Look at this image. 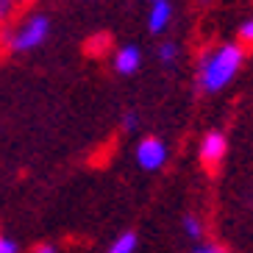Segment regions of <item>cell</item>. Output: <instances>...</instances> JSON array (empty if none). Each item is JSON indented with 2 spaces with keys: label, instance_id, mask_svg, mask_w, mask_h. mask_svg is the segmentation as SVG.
Listing matches in <instances>:
<instances>
[{
  "label": "cell",
  "instance_id": "obj_1",
  "mask_svg": "<svg viewBox=\"0 0 253 253\" xmlns=\"http://www.w3.org/2000/svg\"><path fill=\"white\" fill-rule=\"evenodd\" d=\"M242 64H245V50L237 42H225L214 50H206L198 61V86H201V92L214 95V92L225 89L237 78Z\"/></svg>",
  "mask_w": 253,
  "mask_h": 253
},
{
  "label": "cell",
  "instance_id": "obj_2",
  "mask_svg": "<svg viewBox=\"0 0 253 253\" xmlns=\"http://www.w3.org/2000/svg\"><path fill=\"white\" fill-rule=\"evenodd\" d=\"M3 34H0V45L6 47V50L11 53H31L37 50L39 45H45L47 34H50V20H47L45 14H39V11H34V14H25L20 23H8L3 25Z\"/></svg>",
  "mask_w": 253,
  "mask_h": 253
},
{
  "label": "cell",
  "instance_id": "obj_3",
  "mask_svg": "<svg viewBox=\"0 0 253 253\" xmlns=\"http://www.w3.org/2000/svg\"><path fill=\"white\" fill-rule=\"evenodd\" d=\"M134 156H136V164H139L142 170L156 172V170H162L164 164H167V159H170V148H167V142H162L159 136H145V139H139Z\"/></svg>",
  "mask_w": 253,
  "mask_h": 253
},
{
  "label": "cell",
  "instance_id": "obj_4",
  "mask_svg": "<svg viewBox=\"0 0 253 253\" xmlns=\"http://www.w3.org/2000/svg\"><path fill=\"white\" fill-rule=\"evenodd\" d=\"M228 153V139H225L223 131H209L201 139V148H198V156L206 167H217V164L225 159Z\"/></svg>",
  "mask_w": 253,
  "mask_h": 253
},
{
  "label": "cell",
  "instance_id": "obj_5",
  "mask_svg": "<svg viewBox=\"0 0 253 253\" xmlns=\"http://www.w3.org/2000/svg\"><path fill=\"white\" fill-rule=\"evenodd\" d=\"M112 67L117 75H134L142 67V50L136 45H123L114 50L112 56Z\"/></svg>",
  "mask_w": 253,
  "mask_h": 253
},
{
  "label": "cell",
  "instance_id": "obj_6",
  "mask_svg": "<svg viewBox=\"0 0 253 253\" xmlns=\"http://www.w3.org/2000/svg\"><path fill=\"white\" fill-rule=\"evenodd\" d=\"M172 23V3L170 0H153L148 11V31L150 34H164Z\"/></svg>",
  "mask_w": 253,
  "mask_h": 253
},
{
  "label": "cell",
  "instance_id": "obj_7",
  "mask_svg": "<svg viewBox=\"0 0 253 253\" xmlns=\"http://www.w3.org/2000/svg\"><path fill=\"white\" fill-rule=\"evenodd\" d=\"M136 245H139V239H136L134 231H126V234H120L117 239L112 242V248L106 253H136Z\"/></svg>",
  "mask_w": 253,
  "mask_h": 253
},
{
  "label": "cell",
  "instance_id": "obj_8",
  "mask_svg": "<svg viewBox=\"0 0 253 253\" xmlns=\"http://www.w3.org/2000/svg\"><path fill=\"white\" fill-rule=\"evenodd\" d=\"M178 56H181L178 42H162V45H159V61H162V64L172 67V64L178 61Z\"/></svg>",
  "mask_w": 253,
  "mask_h": 253
},
{
  "label": "cell",
  "instance_id": "obj_9",
  "mask_svg": "<svg viewBox=\"0 0 253 253\" xmlns=\"http://www.w3.org/2000/svg\"><path fill=\"white\" fill-rule=\"evenodd\" d=\"M184 234H186L189 239H201V237H203V223H201V217L186 214V217H184Z\"/></svg>",
  "mask_w": 253,
  "mask_h": 253
},
{
  "label": "cell",
  "instance_id": "obj_10",
  "mask_svg": "<svg viewBox=\"0 0 253 253\" xmlns=\"http://www.w3.org/2000/svg\"><path fill=\"white\" fill-rule=\"evenodd\" d=\"M17 0H0V28L3 25H8L11 20H14V14H17Z\"/></svg>",
  "mask_w": 253,
  "mask_h": 253
},
{
  "label": "cell",
  "instance_id": "obj_11",
  "mask_svg": "<svg viewBox=\"0 0 253 253\" xmlns=\"http://www.w3.org/2000/svg\"><path fill=\"white\" fill-rule=\"evenodd\" d=\"M109 42H112V39H109V34H100V37H92L89 42H86V50L92 53V56H103L106 53V45H109Z\"/></svg>",
  "mask_w": 253,
  "mask_h": 253
},
{
  "label": "cell",
  "instance_id": "obj_12",
  "mask_svg": "<svg viewBox=\"0 0 253 253\" xmlns=\"http://www.w3.org/2000/svg\"><path fill=\"white\" fill-rule=\"evenodd\" d=\"M123 131L126 134H134L136 128H139V117H136V112H126V117H123Z\"/></svg>",
  "mask_w": 253,
  "mask_h": 253
},
{
  "label": "cell",
  "instance_id": "obj_13",
  "mask_svg": "<svg viewBox=\"0 0 253 253\" xmlns=\"http://www.w3.org/2000/svg\"><path fill=\"white\" fill-rule=\"evenodd\" d=\"M239 39H242V42H248V45H253V17L239 25Z\"/></svg>",
  "mask_w": 253,
  "mask_h": 253
},
{
  "label": "cell",
  "instance_id": "obj_14",
  "mask_svg": "<svg viewBox=\"0 0 253 253\" xmlns=\"http://www.w3.org/2000/svg\"><path fill=\"white\" fill-rule=\"evenodd\" d=\"M0 253H20V248H17L14 239H8V237L0 234Z\"/></svg>",
  "mask_w": 253,
  "mask_h": 253
},
{
  "label": "cell",
  "instance_id": "obj_15",
  "mask_svg": "<svg viewBox=\"0 0 253 253\" xmlns=\"http://www.w3.org/2000/svg\"><path fill=\"white\" fill-rule=\"evenodd\" d=\"M192 253H225L223 248H217V245H198Z\"/></svg>",
  "mask_w": 253,
  "mask_h": 253
},
{
  "label": "cell",
  "instance_id": "obj_16",
  "mask_svg": "<svg viewBox=\"0 0 253 253\" xmlns=\"http://www.w3.org/2000/svg\"><path fill=\"white\" fill-rule=\"evenodd\" d=\"M34 253H59V248H56V245H50V242H42V245H37V248H34Z\"/></svg>",
  "mask_w": 253,
  "mask_h": 253
},
{
  "label": "cell",
  "instance_id": "obj_17",
  "mask_svg": "<svg viewBox=\"0 0 253 253\" xmlns=\"http://www.w3.org/2000/svg\"><path fill=\"white\" fill-rule=\"evenodd\" d=\"M17 3H31V0H17Z\"/></svg>",
  "mask_w": 253,
  "mask_h": 253
},
{
  "label": "cell",
  "instance_id": "obj_18",
  "mask_svg": "<svg viewBox=\"0 0 253 253\" xmlns=\"http://www.w3.org/2000/svg\"><path fill=\"white\" fill-rule=\"evenodd\" d=\"M201 3H211V0H201Z\"/></svg>",
  "mask_w": 253,
  "mask_h": 253
},
{
  "label": "cell",
  "instance_id": "obj_19",
  "mask_svg": "<svg viewBox=\"0 0 253 253\" xmlns=\"http://www.w3.org/2000/svg\"><path fill=\"white\" fill-rule=\"evenodd\" d=\"M150 3H153V0H150Z\"/></svg>",
  "mask_w": 253,
  "mask_h": 253
}]
</instances>
